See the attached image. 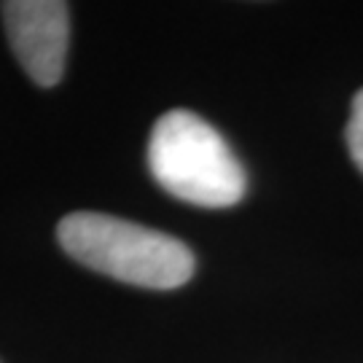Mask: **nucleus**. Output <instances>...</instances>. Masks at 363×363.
Returning <instances> with one entry per match:
<instances>
[{
	"label": "nucleus",
	"mask_w": 363,
	"mask_h": 363,
	"mask_svg": "<svg viewBox=\"0 0 363 363\" xmlns=\"http://www.w3.org/2000/svg\"><path fill=\"white\" fill-rule=\"evenodd\" d=\"M345 138H347V148H350L352 162L363 172V89H358L355 97H352V111H350V121H347Z\"/></svg>",
	"instance_id": "20e7f679"
},
{
	"label": "nucleus",
	"mask_w": 363,
	"mask_h": 363,
	"mask_svg": "<svg viewBox=\"0 0 363 363\" xmlns=\"http://www.w3.org/2000/svg\"><path fill=\"white\" fill-rule=\"evenodd\" d=\"M13 57L38 86H54L65 70L70 11L60 0H6L0 6Z\"/></svg>",
	"instance_id": "7ed1b4c3"
},
{
	"label": "nucleus",
	"mask_w": 363,
	"mask_h": 363,
	"mask_svg": "<svg viewBox=\"0 0 363 363\" xmlns=\"http://www.w3.org/2000/svg\"><path fill=\"white\" fill-rule=\"evenodd\" d=\"M57 240L78 264L130 286L169 291L194 277V253L181 240L116 216L70 213L60 220Z\"/></svg>",
	"instance_id": "f257e3e1"
},
{
	"label": "nucleus",
	"mask_w": 363,
	"mask_h": 363,
	"mask_svg": "<svg viewBox=\"0 0 363 363\" xmlns=\"http://www.w3.org/2000/svg\"><path fill=\"white\" fill-rule=\"evenodd\" d=\"M148 169L189 205L229 208L245 196V169L220 132L191 111H169L151 130Z\"/></svg>",
	"instance_id": "f03ea898"
}]
</instances>
